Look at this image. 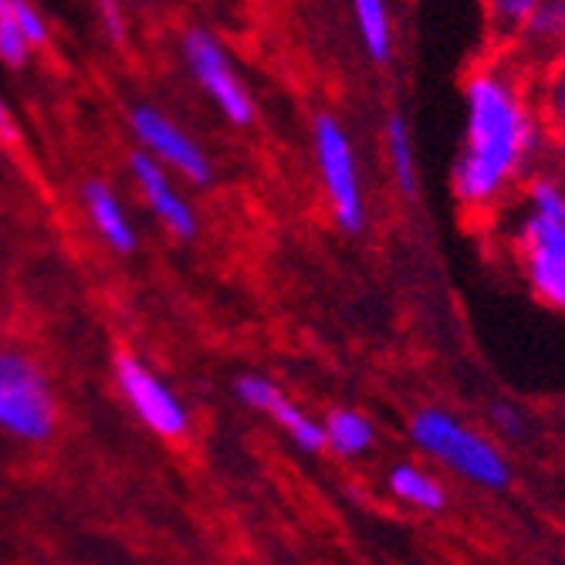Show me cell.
Here are the masks:
<instances>
[{
  "label": "cell",
  "instance_id": "cell-22",
  "mask_svg": "<svg viewBox=\"0 0 565 565\" xmlns=\"http://www.w3.org/2000/svg\"><path fill=\"white\" fill-rule=\"evenodd\" d=\"M491 420H494L498 430H504V434H511V437H519V434L525 430V424H522V417H519V409H511V406H504V403H498V406L491 409Z\"/></svg>",
  "mask_w": 565,
  "mask_h": 565
},
{
  "label": "cell",
  "instance_id": "cell-3",
  "mask_svg": "<svg viewBox=\"0 0 565 565\" xmlns=\"http://www.w3.org/2000/svg\"><path fill=\"white\" fill-rule=\"evenodd\" d=\"M409 440L424 454L444 460L450 471L465 475L468 481L481 488H508L511 481V468L504 454L491 440H484L478 430L454 420L437 406H427L420 414H414V420H409Z\"/></svg>",
  "mask_w": 565,
  "mask_h": 565
},
{
  "label": "cell",
  "instance_id": "cell-5",
  "mask_svg": "<svg viewBox=\"0 0 565 565\" xmlns=\"http://www.w3.org/2000/svg\"><path fill=\"white\" fill-rule=\"evenodd\" d=\"M316 163H319V180L326 186L329 207L339 221L342 231L355 234L366 224V196H363V180H359V160L355 146L345 126L322 113L316 119Z\"/></svg>",
  "mask_w": 565,
  "mask_h": 565
},
{
  "label": "cell",
  "instance_id": "cell-2",
  "mask_svg": "<svg viewBox=\"0 0 565 565\" xmlns=\"http://www.w3.org/2000/svg\"><path fill=\"white\" fill-rule=\"evenodd\" d=\"M511 250L535 298L565 316V186L539 173L522 190Z\"/></svg>",
  "mask_w": 565,
  "mask_h": 565
},
{
  "label": "cell",
  "instance_id": "cell-18",
  "mask_svg": "<svg viewBox=\"0 0 565 565\" xmlns=\"http://www.w3.org/2000/svg\"><path fill=\"white\" fill-rule=\"evenodd\" d=\"M542 0H484L488 28L498 41H511Z\"/></svg>",
  "mask_w": 565,
  "mask_h": 565
},
{
  "label": "cell",
  "instance_id": "cell-16",
  "mask_svg": "<svg viewBox=\"0 0 565 565\" xmlns=\"http://www.w3.org/2000/svg\"><path fill=\"white\" fill-rule=\"evenodd\" d=\"M373 424L355 414V409H332L326 417V444L335 450V454H345V457H355V454H366L373 447Z\"/></svg>",
  "mask_w": 565,
  "mask_h": 565
},
{
  "label": "cell",
  "instance_id": "cell-19",
  "mask_svg": "<svg viewBox=\"0 0 565 565\" xmlns=\"http://www.w3.org/2000/svg\"><path fill=\"white\" fill-rule=\"evenodd\" d=\"M28 51H31V44L18 28L14 0H0V62L11 68H21L28 62Z\"/></svg>",
  "mask_w": 565,
  "mask_h": 565
},
{
  "label": "cell",
  "instance_id": "cell-13",
  "mask_svg": "<svg viewBox=\"0 0 565 565\" xmlns=\"http://www.w3.org/2000/svg\"><path fill=\"white\" fill-rule=\"evenodd\" d=\"M532 98H535V113L542 119L548 142L565 146V55L535 75Z\"/></svg>",
  "mask_w": 565,
  "mask_h": 565
},
{
  "label": "cell",
  "instance_id": "cell-1",
  "mask_svg": "<svg viewBox=\"0 0 565 565\" xmlns=\"http://www.w3.org/2000/svg\"><path fill=\"white\" fill-rule=\"evenodd\" d=\"M545 142L529 72L511 55L475 65L465 78V139L450 173L457 207L491 217L535 167Z\"/></svg>",
  "mask_w": 565,
  "mask_h": 565
},
{
  "label": "cell",
  "instance_id": "cell-21",
  "mask_svg": "<svg viewBox=\"0 0 565 565\" xmlns=\"http://www.w3.org/2000/svg\"><path fill=\"white\" fill-rule=\"evenodd\" d=\"M95 4H98L102 24H106L109 38H113V41H122V34H126V18H122L119 0H95Z\"/></svg>",
  "mask_w": 565,
  "mask_h": 565
},
{
  "label": "cell",
  "instance_id": "cell-23",
  "mask_svg": "<svg viewBox=\"0 0 565 565\" xmlns=\"http://www.w3.org/2000/svg\"><path fill=\"white\" fill-rule=\"evenodd\" d=\"M0 136L4 139H14V122H11V113L4 106V98H0Z\"/></svg>",
  "mask_w": 565,
  "mask_h": 565
},
{
  "label": "cell",
  "instance_id": "cell-17",
  "mask_svg": "<svg viewBox=\"0 0 565 565\" xmlns=\"http://www.w3.org/2000/svg\"><path fill=\"white\" fill-rule=\"evenodd\" d=\"M390 488H393V494H399L403 501L417 504V508H424V511H440V508L447 504L444 488H440L434 478H427L424 471L409 468V465H399V468L390 475Z\"/></svg>",
  "mask_w": 565,
  "mask_h": 565
},
{
  "label": "cell",
  "instance_id": "cell-4",
  "mask_svg": "<svg viewBox=\"0 0 565 565\" xmlns=\"http://www.w3.org/2000/svg\"><path fill=\"white\" fill-rule=\"evenodd\" d=\"M58 427V403L31 355L0 349V430L41 444Z\"/></svg>",
  "mask_w": 565,
  "mask_h": 565
},
{
  "label": "cell",
  "instance_id": "cell-12",
  "mask_svg": "<svg viewBox=\"0 0 565 565\" xmlns=\"http://www.w3.org/2000/svg\"><path fill=\"white\" fill-rule=\"evenodd\" d=\"M82 200H85V211L95 224V231L102 234L113 250L119 254H129L136 250V231H132V221L126 214V207L119 203L116 190L109 183H98V180H88L82 186Z\"/></svg>",
  "mask_w": 565,
  "mask_h": 565
},
{
  "label": "cell",
  "instance_id": "cell-15",
  "mask_svg": "<svg viewBox=\"0 0 565 565\" xmlns=\"http://www.w3.org/2000/svg\"><path fill=\"white\" fill-rule=\"evenodd\" d=\"M386 152H390V170H393L399 193L414 196L420 190L417 152H414V136H409V122L399 113H393L386 119Z\"/></svg>",
  "mask_w": 565,
  "mask_h": 565
},
{
  "label": "cell",
  "instance_id": "cell-7",
  "mask_svg": "<svg viewBox=\"0 0 565 565\" xmlns=\"http://www.w3.org/2000/svg\"><path fill=\"white\" fill-rule=\"evenodd\" d=\"M116 380L129 399V406L136 409V417L160 437H170V440H180L186 430H190V420H186V409L183 403L177 399V393L157 376L149 373L139 359L132 355H119L116 359Z\"/></svg>",
  "mask_w": 565,
  "mask_h": 565
},
{
  "label": "cell",
  "instance_id": "cell-11",
  "mask_svg": "<svg viewBox=\"0 0 565 565\" xmlns=\"http://www.w3.org/2000/svg\"><path fill=\"white\" fill-rule=\"evenodd\" d=\"M237 396L250 406V409H262V414H271L285 430L288 437L308 450V454H316L326 447V427H319L312 417H305L301 409L265 376H241L237 380Z\"/></svg>",
  "mask_w": 565,
  "mask_h": 565
},
{
  "label": "cell",
  "instance_id": "cell-20",
  "mask_svg": "<svg viewBox=\"0 0 565 565\" xmlns=\"http://www.w3.org/2000/svg\"><path fill=\"white\" fill-rule=\"evenodd\" d=\"M14 18H18V28H21V34L28 38L31 47L47 44V24H44V18L28 4V0H14Z\"/></svg>",
  "mask_w": 565,
  "mask_h": 565
},
{
  "label": "cell",
  "instance_id": "cell-8",
  "mask_svg": "<svg viewBox=\"0 0 565 565\" xmlns=\"http://www.w3.org/2000/svg\"><path fill=\"white\" fill-rule=\"evenodd\" d=\"M132 136L139 139L142 152H149L152 160L167 163L170 170H177L180 177H186L190 183H211L214 170L207 152H203L177 122H170L163 113H157L152 106H136L129 116Z\"/></svg>",
  "mask_w": 565,
  "mask_h": 565
},
{
  "label": "cell",
  "instance_id": "cell-24",
  "mask_svg": "<svg viewBox=\"0 0 565 565\" xmlns=\"http://www.w3.org/2000/svg\"><path fill=\"white\" fill-rule=\"evenodd\" d=\"M558 4H562V8H565V0H558Z\"/></svg>",
  "mask_w": 565,
  "mask_h": 565
},
{
  "label": "cell",
  "instance_id": "cell-9",
  "mask_svg": "<svg viewBox=\"0 0 565 565\" xmlns=\"http://www.w3.org/2000/svg\"><path fill=\"white\" fill-rule=\"evenodd\" d=\"M129 170H132V180L139 183L146 203H149V211L157 214L177 237H193L196 234V217L190 211V203L177 193L167 167L139 149L129 157Z\"/></svg>",
  "mask_w": 565,
  "mask_h": 565
},
{
  "label": "cell",
  "instance_id": "cell-14",
  "mask_svg": "<svg viewBox=\"0 0 565 565\" xmlns=\"http://www.w3.org/2000/svg\"><path fill=\"white\" fill-rule=\"evenodd\" d=\"M352 18L363 38L366 55L376 65H390L393 58V24H390V4L386 0H352Z\"/></svg>",
  "mask_w": 565,
  "mask_h": 565
},
{
  "label": "cell",
  "instance_id": "cell-6",
  "mask_svg": "<svg viewBox=\"0 0 565 565\" xmlns=\"http://www.w3.org/2000/svg\"><path fill=\"white\" fill-rule=\"evenodd\" d=\"M183 58L190 75L196 78V85L207 92V98L224 113L227 122L234 126H247L254 119V102L247 85L237 78V72L227 62V51L221 47V41L203 31V28H190L183 34Z\"/></svg>",
  "mask_w": 565,
  "mask_h": 565
},
{
  "label": "cell",
  "instance_id": "cell-10",
  "mask_svg": "<svg viewBox=\"0 0 565 565\" xmlns=\"http://www.w3.org/2000/svg\"><path fill=\"white\" fill-rule=\"evenodd\" d=\"M511 58H515L525 72L545 68L555 58L565 55V8L558 0H542V4L529 14V21L519 28V34L508 41Z\"/></svg>",
  "mask_w": 565,
  "mask_h": 565
}]
</instances>
